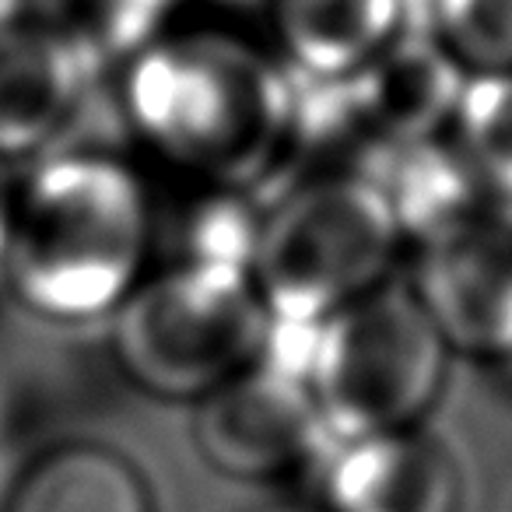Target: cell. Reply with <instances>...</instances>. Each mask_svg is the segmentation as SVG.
Segmentation results:
<instances>
[{
    "instance_id": "cell-12",
    "label": "cell",
    "mask_w": 512,
    "mask_h": 512,
    "mask_svg": "<svg viewBox=\"0 0 512 512\" xmlns=\"http://www.w3.org/2000/svg\"><path fill=\"white\" fill-rule=\"evenodd\" d=\"M4 512H155V502L123 453L102 442H67L18 477Z\"/></svg>"
},
{
    "instance_id": "cell-2",
    "label": "cell",
    "mask_w": 512,
    "mask_h": 512,
    "mask_svg": "<svg viewBox=\"0 0 512 512\" xmlns=\"http://www.w3.org/2000/svg\"><path fill=\"white\" fill-rule=\"evenodd\" d=\"M151 239L144 179L102 151H64L39 162L11 197L0 274L46 320H99L141 285Z\"/></svg>"
},
{
    "instance_id": "cell-17",
    "label": "cell",
    "mask_w": 512,
    "mask_h": 512,
    "mask_svg": "<svg viewBox=\"0 0 512 512\" xmlns=\"http://www.w3.org/2000/svg\"><path fill=\"white\" fill-rule=\"evenodd\" d=\"M22 22V0H0V29Z\"/></svg>"
},
{
    "instance_id": "cell-13",
    "label": "cell",
    "mask_w": 512,
    "mask_h": 512,
    "mask_svg": "<svg viewBox=\"0 0 512 512\" xmlns=\"http://www.w3.org/2000/svg\"><path fill=\"white\" fill-rule=\"evenodd\" d=\"M453 148L498 204H512V71L470 74L453 106Z\"/></svg>"
},
{
    "instance_id": "cell-8",
    "label": "cell",
    "mask_w": 512,
    "mask_h": 512,
    "mask_svg": "<svg viewBox=\"0 0 512 512\" xmlns=\"http://www.w3.org/2000/svg\"><path fill=\"white\" fill-rule=\"evenodd\" d=\"M323 512H460L463 474L425 428L330 442L320 474Z\"/></svg>"
},
{
    "instance_id": "cell-6",
    "label": "cell",
    "mask_w": 512,
    "mask_h": 512,
    "mask_svg": "<svg viewBox=\"0 0 512 512\" xmlns=\"http://www.w3.org/2000/svg\"><path fill=\"white\" fill-rule=\"evenodd\" d=\"M193 442L218 474L253 484L281 481L330 449L302 372L267 351L197 400Z\"/></svg>"
},
{
    "instance_id": "cell-7",
    "label": "cell",
    "mask_w": 512,
    "mask_h": 512,
    "mask_svg": "<svg viewBox=\"0 0 512 512\" xmlns=\"http://www.w3.org/2000/svg\"><path fill=\"white\" fill-rule=\"evenodd\" d=\"M407 288L449 355L512 365V221L491 211L421 242Z\"/></svg>"
},
{
    "instance_id": "cell-14",
    "label": "cell",
    "mask_w": 512,
    "mask_h": 512,
    "mask_svg": "<svg viewBox=\"0 0 512 512\" xmlns=\"http://www.w3.org/2000/svg\"><path fill=\"white\" fill-rule=\"evenodd\" d=\"M442 50L474 74L512 71V0H439Z\"/></svg>"
},
{
    "instance_id": "cell-16",
    "label": "cell",
    "mask_w": 512,
    "mask_h": 512,
    "mask_svg": "<svg viewBox=\"0 0 512 512\" xmlns=\"http://www.w3.org/2000/svg\"><path fill=\"white\" fill-rule=\"evenodd\" d=\"M11 197L15 190L8 186V179L0 176V264H4V249H8V225H11Z\"/></svg>"
},
{
    "instance_id": "cell-3",
    "label": "cell",
    "mask_w": 512,
    "mask_h": 512,
    "mask_svg": "<svg viewBox=\"0 0 512 512\" xmlns=\"http://www.w3.org/2000/svg\"><path fill=\"white\" fill-rule=\"evenodd\" d=\"M404 235L379 183L323 172L260 214L249 278L271 323L320 327L390 281Z\"/></svg>"
},
{
    "instance_id": "cell-18",
    "label": "cell",
    "mask_w": 512,
    "mask_h": 512,
    "mask_svg": "<svg viewBox=\"0 0 512 512\" xmlns=\"http://www.w3.org/2000/svg\"><path fill=\"white\" fill-rule=\"evenodd\" d=\"M4 439H8V414H4V397H0V463H4Z\"/></svg>"
},
{
    "instance_id": "cell-11",
    "label": "cell",
    "mask_w": 512,
    "mask_h": 512,
    "mask_svg": "<svg viewBox=\"0 0 512 512\" xmlns=\"http://www.w3.org/2000/svg\"><path fill=\"white\" fill-rule=\"evenodd\" d=\"M404 0H274L285 53L327 85L351 81L397 43Z\"/></svg>"
},
{
    "instance_id": "cell-15",
    "label": "cell",
    "mask_w": 512,
    "mask_h": 512,
    "mask_svg": "<svg viewBox=\"0 0 512 512\" xmlns=\"http://www.w3.org/2000/svg\"><path fill=\"white\" fill-rule=\"evenodd\" d=\"M172 0H78V29H67L88 53H141L155 43Z\"/></svg>"
},
{
    "instance_id": "cell-5",
    "label": "cell",
    "mask_w": 512,
    "mask_h": 512,
    "mask_svg": "<svg viewBox=\"0 0 512 512\" xmlns=\"http://www.w3.org/2000/svg\"><path fill=\"white\" fill-rule=\"evenodd\" d=\"M449 348L414 292L386 281L309 327L302 383L330 442L418 428L446 383Z\"/></svg>"
},
{
    "instance_id": "cell-1",
    "label": "cell",
    "mask_w": 512,
    "mask_h": 512,
    "mask_svg": "<svg viewBox=\"0 0 512 512\" xmlns=\"http://www.w3.org/2000/svg\"><path fill=\"white\" fill-rule=\"evenodd\" d=\"M123 109L134 134L172 169L218 190L249 193L264 183L299 134L285 74L221 32L162 36L134 53Z\"/></svg>"
},
{
    "instance_id": "cell-9",
    "label": "cell",
    "mask_w": 512,
    "mask_h": 512,
    "mask_svg": "<svg viewBox=\"0 0 512 512\" xmlns=\"http://www.w3.org/2000/svg\"><path fill=\"white\" fill-rule=\"evenodd\" d=\"M92 53L67 29H0V158L36 155L74 123Z\"/></svg>"
},
{
    "instance_id": "cell-10",
    "label": "cell",
    "mask_w": 512,
    "mask_h": 512,
    "mask_svg": "<svg viewBox=\"0 0 512 512\" xmlns=\"http://www.w3.org/2000/svg\"><path fill=\"white\" fill-rule=\"evenodd\" d=\"M351 102L344 113L365 130L383 151H400L432 141L442 123L453 120L463 81L446 50L393 43L351 81Z\"/></svg>"
},
{
    "instance_id": "cell-4",
    "label": "cell",
    "mask_w": 512,
    "mask_h": 512,
    "mask_svg": "<svg viewBox=\"0 0 512 512\" xmlns=\"http://www.w3.org/2000/svg\"><path fill=\"white\" fill-rule=\"evenodd\" d=\"M109 327L120 372L162 400H204L264 355L271 316L246 267L176 260L141 278Z\"/></svg>"
}]
</instances>
